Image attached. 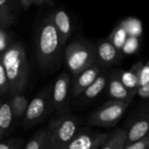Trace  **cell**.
Masks as SVG:
<instances>
[{"label": "cell", "instance_id": "obj_11", "mask_svg": "<svg viewBox=\"0 0 149 149\" xmlns=\"http://www.w3.org/2000/svg\"><path fill=\"white\" fill-rule=\"evenodd\" d=\"M107 86L109 96L111 99L113 100L122 101L130 104L134 96L137 94V92L130 91L125 86L119 77L118 70H112V72H111L108 77Z\"/></svg>", "mask_w": 149, "mask_h": 149}, {"label": "cell", "instance_id": "obj_12", "mask_svg": "<svg viewBox=\"0 0 149 149\" xmlns=\"http://www.w3.org/2000/svg\"><path fill=\"white\" fill-rule=\"evenodd\" d=\"M97 63L102 67H109L118 62L122 57V51L117 48L110 40H100L96 44Z\"/></svg>", "mask_w": 149, "mask_h": 149}, {"label": "cell", "instance_id": "obj_9", "mask_svg": "<svg viewBox=\"0 0 149 149\" xmlns=\"http://www.w3.org/2000/svg\"><path fill=\"white\" fill-rule=\"evenodd\" d=\"M70 96V77L68 73L63 72L57 77L52 88L53 106L54 111L57 115L68 113L69 111Z\"/></svg>", "mask_w": 149, "mask_h": 149}, {"label": "cell", "instance_id": "obj_29", "mask_svg": "<svg viewBox=\"0 0 149 149\" xmlns=\"http://www.w3.org/2000/svg\"><path fill=\"white\" fill-rule=\"evenodd\" d=\"M3 137H4V133H3V132H1V130H0V139H2Z\"/></svg>", "mask_w": 149, "mask_h": 149}, {"label": "cell", "instance_id": "obj_18", "mask_svg": "<svg viewBox=\"0 0 149 149\" xmlns=\"http://www.w3.org/2000/svg\"><path fill=\"white\" fill-rule=\"evenodd\" d=\"M14 120L10 102H2L0 105V130L6 135Z\"/></svg>", "mask_w": 149, "mask_h": 149}, {"label": "cell", "instance_id": "obj_16", "mask_svg": "<svg viewBox=\"0 0 149 149\" xmlns=\"http://www.w3.org/2000/svg\"><path fill=\"white\" fill-rule=\"evenodd\" d=\"M127 142V133L125 128H117L111 132L108 139L98 149H124Z\"/></svg>", "mask_w": 149, "mask_h": 149}, {"label": "cell", "instance_id": "obj_15", "mask_svg": "<svg viewBox=\"0 0 149 149\" xmlns=\"http://www.w3.org/2000/svg\"><path fill=\"white\" fill-rule=\"evenodd\" d=\"M144 64L140 61L132 65V67L129 70H118L119 77L125 86L130 91L137 92L139 89V71Z\"/></svg>", "mask_w": 149, "mask_h": 149}, {"label": "cell", "instance_id": "obj_20", "mask_svg": "<svg viewBox=\"0 0 149 149\" xmlns=\"http://www.w3.org/2000/svg\"><path fill=\"white\" fill-rule=\"evenodd\" d=\"M126 31L128 36L139 37L142 34V24L141 21L136 18H126L119 23Z\"/></svg>", "mask_w": 149, "mask_h": 149}, {"label": "cell", "instance_id": "obj_13", "mask_svg": "<svg viewBox=\"0 0 149 149\" xmlns=\"http://www.w3.org/2000/svg\"><path fill=\"white\" fill-rule=\"evenodd\" d=\"M108 77L107 74L103 72L100 76L78 97L79 102L82 104H86L93 100H95L104 90L106 85L108 84Z\"/></svg>", "mask_w": 149, "mask_h": 149}, {"label": "cell", "instance_id": "obj_3", "mask_svg": "<svg viewBox=\"0 0 149 149\" xmlns=\"http://www.w3.org/2000/svg\"><path fill=\"white\" fill-rule=\"evenodd\" d=\"M47 141L52 149H61L78 132L81 120L68 113L57 115L47 125Z\"/></svg>", "mask_w": 149, "mask_h": 149}, {"label": "cell", "instance_id": "obj_10", "mask_svg": "<svg viewBox=\"0 0 149 149\" xmlns=\"http://www.w3.org/2000/svg\"><path fill=\"white\" fill-rule=\"evenodd\" d=\"M102 73L103 67L100 64L96 63L74 76V78L71 87L72 97L77 98Z\"/></svg>", "mask_w": 149, "mask_h": 149}, {"label": "cell", "instance_id": "obj_2", "mask_svg": "<svg viewBox=\"0 0 149 149\" xmlns=\"http://www.w3.org/2000/svg\"><path fill=\"white\" fill-rule=\"evenodd\" d=\"M62 47L51 14L43 20L38 30L36 54L40 67L47 69L55 65Z\"/></svg>", "mask_w": 149, "mask_h": 149}, {"label": "cell", "instance_id": "obj_27", "mask_svg": "<svg viewBox=\"0 0 149 149\" xmlns=\"http://www.w3.org/2000/svg\"><path fill=\"white\" fill-rule=\"evenodd\" d=\"M149 83V65H143L139 71V88L146 85Z\"/></svg>", "mask_w": 149, "mask_h": 149}, {"label": "cell", "instance_id": "obj_32", "mask_svg": "<svg viewBox=\"0 0 149 149\" xmlns=\"http://www.w3.org/2000/svg\"><path fill=\"white\" fill-rule=\"evenodd\" d=\"M147 65H149V61H148V62H147Z\"/></svg>", "mask_w": 149, "mask_h": 149}, {"label": "cell", "instance_id": "obj_14", "mask_svg": "<svg viewBox=\"0 0 149 149\" xmlns=\"http://www.w3.org/2000/svg\"><path fill=\"white\" fill-rule=\"evenodd\" d=\"M52 17H53L54 26L59 34L61 43L62 46H64L67 43L71 33L70 18L68 15V13L62 9L56 10L52 14Z\"/></svg>", "mask_w": 149, "mask_h": 149}, {"label": "cell", "instance_id": "obj_1", "mask_svg": "<svg viewBox=\"0 0 149 149\" xmlns=\"http://www.w3.org/2000/svg\"><path fill=\"white\" fill-rule=\"evenodd\" d=\"M1 57L9 83V93H23L29 76V64L23 46L19 43L12 45Z\"/></svg>", "mask_w": 149, "mask_h": 149}, {"label": "cell", "instance_id": "obj_4", "mask_svg": "<svg viewBox=\"0 0 149 149\" xmlns=\"http://www.w3.org/2000/svg\"><path fill=\"white\" fill-rule=\"evenodd\" d=\"M64 61L69 73L76 76L97 63L96 45L85 40L72 42L65 49Z\"/></svg>", "mask_w": 149, "mask_h": 149}, {"label": "cell", "instance_id": "obj_6", "mask_svg": "<svg viewBox=\"0 0 149 149\" xmlns=\"http://www.w3.org/2000/svg\"><path fill=\"white\" fill-rule=\"evenodd\" d=\"M129 104L111 99L90 115L87 123L91 126L110 128L118 124Z\"/></svg>", "mask_w": 149, "mask_h": 149}, {"label": "cell", "instance_id": "obj_26", "mask_svg": "<svg viewBox=\"0 0 149 149\" xmlns=\"http://www.w3.org/2000/svg\"><path fill=\"white\" fill-rule=\"evenodd\" d=\"M23 144V140L19 139H7L0 142V149H19Z\"/></svg>", "mask_w": 149, "mask_h": 149}, {"label": "cell", "instance_id": "obj_28", "mask_svg": "<svg viewBox=\"0 0 149 149\" xmlns=\"http://www.w3.org/2000/svg\"><path fill=\"white\" fill-rule=\"evenodd\" d=\"M137 95L143 99H149V83L141 86L137 91Z\"/></svg>", "mask_w": 149, "mask_h": 149}, {"label": "cell", "instance_id": "obj_23", "mask_svg": "<svg viewBox=\"0 0 149 149\" xmlns=\"http://www.w3.org/2000/svg\"><path fill=\"white\" fill-rule=\"evenodd\" d=\"M139 47V37L134 36H128L126 41L125 42L121 51L125 54H132L136 53Z\"/></svg>", "mask_w": 149, "mask_h": 149}, {"label": "cell", "instance_id": "obj_30", "mask_svg": "<svg viewBox=\"0 0 149 149\" xmlns=\"http://www.w3.org/2000/svg\"><path fill=\"white\" fill-rule=\"evenodd\" d=\"M45 149H52V148L50 147V146L48 145V142H47V145L46 146V147H45Z\"/></svg>", "mask_w": 149, "mask_h": 149}, {"label": "cell", "instance_id": "obj_17", "mask_svg": "<svg viewBox=\"0 0 149 149\" xmlns=\"http://www.w3.org/2000/svg\"><path fill=\"white\" fill-rule=\"evenodd\" d=\"M10 104L13 110L14 120H19L22 122L29 104L28 99L26 98V96L23 95V93H16L12 95Z\"/></svg>", "mask_w": 149, "mask_h": 149}, {"label": "cell", "instance_id": "obj_22", "mask_svg": "<svg viewBox=\"0 0 149 149\" xmlns=\"http://www.w3.org/2000/svg\"><path fill=\"white\" fill-rule=\"evenodd\" d=\"M14 16L9 0H0V26H7L13 22Z\"/></svg>", "mask_w": 149, "mask_h": 149}, {"label": "cell", "instance_id": "obj_25", "mask_svg": "<svg viewBox=\"0 0 149 149\" xmlns=\"http://www.w3.org/2000/svg\"><path fill=\"white\" fill-rule=\"evenodd\" d=\"M124 149H149V135L141 139L126 143Z\"/></svg>", "mask_w": 149, "mask_h": 149}, {"label": "cell", "instance_id": "obj_8", "mask_svg": "<svg viewBox=\"0 0 149 149\" xmlns=\"http://www.w3.org/2000/svg\"><path fill=\"white\" fill-rule=\"evenodd\" d=\"M111 132H102L88 126H82L78 132L61 149H98Z\"/></svg>", "mask_w": 149, "mask_h": 149}, {"label": "cell", "instance_id": "obj_33", "mask_svg": "<svg viewBox=\"0 0 149 149\" xmlns=\"http://www.w3.org/2000/svg\"></svg>", "mask_w": 149, "mask_h": 149}, {"label": "cell", "instance_id": "obj_19", "mask_svg": "<svg viewBox=\"0 0 149 149\" xmlns=\"http://www.w3.org/2000/svg\"><path fill=\"white\" fill-rule=\"evenodd\" d=\"M47 142V127L46 126L32 136L24 149H45Z\"/></svg>", "mask_w": 149, "mask_h": 149}, {"label": "cell", "instance_id": "obj_5", "mask_svg": "<svg viewBox=\"0 0 149 149\" xmlns=\"http://www.w3.org/2000/svg\"><path fill=\"white\" fill-rule=\"evenodd\" d=\"M52 86H47L43 89L31 102H29L27 110L22 120L24 129L32 128L41 121L54 111L52 100Z\"/></svg>", "mask_w": 149, "mask_h": 149}, {"label": "cell", "instance_id": "obj_24", "mask_svg": "<svg viewBox=\"0 0 149 149\" xmlns=\"http://www.w3.org/2000/svg\"><path fill=\"white\" fill-rule=\"evenodd\" d=\"M8 93H9V83L6 76V68L2 61V57L0 56V95H6Z\"/></svg>", "mask_w": 149, "mask_h": 149}, {"label": "cell", "instance_id": "obj_21", "mask_svg": "<svg viewBox=\"0 0 149 149\" xmlns=\"http://www.w3.org/2000/svg\"><path fill=\"white\" fill-rule=\"evenodd\" d=\"M128 38V34L126 33V31L124 29V27L118 24L113 30L112 32L110 33L109 36V40L119 50L122 49L125 42L126 41Z\"/></svg>", "mask_w": 149, "mask_h": 149}, {"label": "cell", "instance_id": "obj_31", "mask_svg": "<svg viewBox=\"0 0 149 149\" xmlns=\"http://www.w3.org/2000/svg\"><path fill=\"white\" fill-rule=\"evenodd\" d=\"M1 103H2V102H1V101H0V105H1Z\"/></svg>", "mask_w": 149, "mask_h": 149}, {"label": "cell", "instance_id": "obj_7", "mask_svg": "<svg viewBox=\"0 0 149 149\" xmlns=\"http://www.w3.org/2000/svg\"><path fill=\"white\" fill-rule=\"evenodd\" d=\"M127 142L131 143L149 135V101L140 105L125 125Z\"/></svg>", "mask_w": 149, "mask_h": 149}]
</instances>
